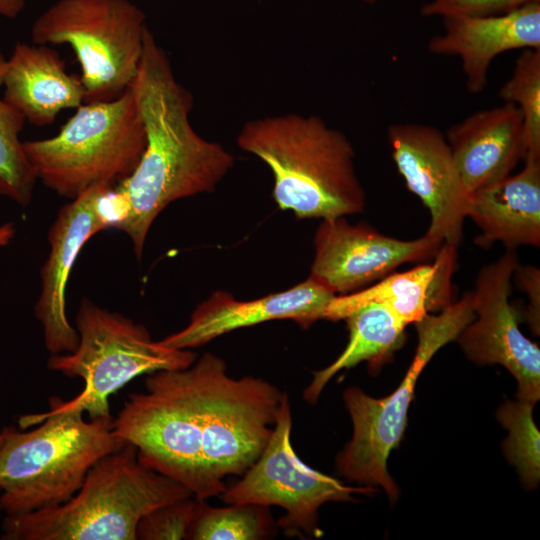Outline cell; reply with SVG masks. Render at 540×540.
<instances>
[{"instance_id": "obj_1", "label": "cell", "mask_w": 540, "mask_h": 540, "mask_svg": "<svg viewBox=\"0 0 540 540\" xmlns=\"http://www.w3.org/2000/svg\"><path fill=\"white\" fill-rule=\"evenodd\" d=\"M130 90L146 133L135 170L104 199L109 227L123 231L141 259L149 230L170 203L212 192L234 165L221 144L192 127L191 93L177 81L169 58L149 30Z\"/></svg>"}, {"instance_id": "obj_2", "label": "cell", "mask_w": 540, "mask_h": 540, "mask_svg": "<svg viewBox=\"0 0 540 540\" xmlns=\"http://www.w3.org/2000/svg\"><path fill=\"white\" fill-rule=\"evenodd\" d=\"M238 147L271 170L273 198L299 219L364 211L366 195L348 137L319 116L287 113L246 122Z\"/></svg>"}, {"instance_id": "obj_3", "label": "cell", "mask_w": 540, "mask_h": 540, "mask_svg": "<svg viewBox=\"0 0 540 540\" xmlns=\"http://www.w3.org/2000/svg\"><path fill=\"white\" fill-rule=\"evenodd\" d=\"M192 496L181 483L142 464L136 448L125 443L100 458L64 503L5 515L0 539L136 540L145 514Z\"/></svg>"}, {"instance_id": "obj_4", "label": "cell", "mask_w": 540, "mask_h": 540, "mask_svg": "<svg viewBox=\"0 0 540 540\" xmlns=\"http://www.w3.org/2000/svg\"><path fill=\"white\" fill-rule=\"evenodd\" d=\"M0 432V510L23 515L70 499L89 469L126 442L112 422L55 410L23 415Z\"/></svg>"}, {"instance_id": "obj_5", "label": "cell", "mask_w": 540, "mask_h": 540, "mask_svg": "<svg viewBox=\"0 0 540 540\" xmlns=\"http://www.w3.org/2000/svg\"><path fill=\"white\" fill-rule=\"evenodd\" d=\"M145 147L144 125L130 88L113 100L84 102L54 136L23 142L37 179L70 200L127 178Z\"/></svg>"}, {"instance_id": "obj_6", "label": "cell", "mask_w": 540, "mask_h": 540, "mask_svg": "<svg viewBox=\"0 0 540 540\" xmlns=\"http://www.w3.org/2000/svg\"><path fill=\"white\" fill-rule=\"evenodd\" d=\"M76 329V349L52 355L47 368L81 378L84 388L68 401L50 398L49 408L87 413L91 420L112 422L110 396L134 378L159 370L185 369L196 359L191 350L154 341L144 325L88 298L80 303Z\"/></svg>"}, {"instance_id": "obj_7", "label": "cell", "mask_w": 540, "mask_h": 540, "mask_svg": "<svg viewBox=\"0 0 540 540\" xmlns=\"http://www.w3.org/2000/svg\"><path fill=\"white\" fill-rule=\"evenodd\" d=\"M202 369L159 370L145 378L112 420L115 436L133 445L139 461L188 488L200 500L219 496L202 458Z\"/></svg>"}, {"instance_id": "obj_8", "label": "cell", "mask_w": 540, "mask_h": 540, "mask_svg": "<svg viewBox=\"0 0 540 540\" xmlns=\"http://www.w3.org/2000/svg\"><path fill=\"white\" fill-rule=\"evenodd\" d=\"M147 29L144 11L130 0H57L35 19L31 39L70 46L85 102L107 101L135 79Z\"/></svg>"}, {"instance_id": "obj_9", "label": "cell", "mask_w": 540, "mask_h": 540, "mask_svg": "<svg viewBox=\"0 0 540 540\" xmlns=\"http://www.w3.org/2000/svg\"><path fill=\"white\" fill-rule=\"evenodd\" d=\"M475 317L471 293L452 303L439 316L415 323L419 336L414 359L402 382L388 396L373 398L358 387L343 393L353 424L351 440L336 458V468L346 479L381 486L391 500L399 489L387 470V460L402 440L417 379L435 352L456 339Z\"/></svg>"}, {"instance_id": "obj_10", "label": "cell", "mask_w": 540, "mask_h": 540, "mask_svg": "<svg viewBox=\"0 0 540 540\" xmlns=\"http://www.w3.org/2000/svg\"><path fill=\"white\" fill-rule=\"evenodd\" d=\"M202 369V458L219 493L224 479L240 475L258 459L272 434L284 391L258 377L227 374L225 361L205 353Z\"/></svg>"}, {"instance_id": "obj_11", "label": "cell", "mask_w": 540, "mask_h": 540, "mask_svg": "<svg viewBox=\"0 0 540 540\" xmlns=\"http://www.w3.org/2000/svg\"><path fill=\"white\" fill-rule=\"evenodd\" d=\"M291 406L284 391L270 439L240 481L220 495L227 504L279 506L285 515L278 525L291 535L320 537L319 508L326 502L351 501L354 493L374 491L371 486H348L299 459L292 447Z\"/></svg>"}, {"instance_id": "obj_12", "label": "cell", "mask_w": 540, "mask_h": 540, "mask_svg": "<svg viewBox=\"0 0 540 540\" xmlns=\"http://www.w3.org/2000/svg\"><path fill=\"white\" fill-rule=\"evenodd\" d=\"M519 263L515 249L483 266L472 293L475 317L456 337L469 360L504 366L518 384V401L535 405L540 398V349L519 328L509 301L511 281Z\"/></svg>"}, {"instance_id": "obj_13", "label": "cell", "mask_w": 540, "mask_h": 540, "mask_svg": "<svg viewBox=\"0 0 540 540\" xmlns=\"http://www.w3.org/2000/svg\"><path fill=\"white\" fill-rule=\"evenodd\" d=\"M442 243L426 234L400 240L345 216L322 219L314 236L312 279L335 295L361 290L407 262L435 257Z\"/></svg>"}, {"instance_id": "obj_14", "label": "cell", "mask_w": 540, "mask_h": 540, "mask_svg": "<svg viewBox=\"0 0 540 540\" xmlns=\"http://www.w3.org/2000/svg\"><path fill=\"white\" fill-rule=\"evenodd\" d=\"M393 161L407 188L427 207L430 238L458 247L470 193L445 135L423 123H394L387 130Z\"/></svg>"}, {"instance_id": "obj_15", "label": "cell", "mask_w": 540, "mask_h": 540, "mask_svg": "<svg viewBox=\"0 0 540 540\" xmlns=\"http://www.w3.org/2000/svg\"><path fill=\"white\" fill-rule=\"evenodd\" d=\"M113 186H95L64 205L48 233L50 252L43 264L41 292L34 314L43 327L46 349L52 354L73 352L79 334L66 314V286L73 264L85 243L109 228L104 198Z\"/></svg>"}, {"instance_id": "obj_16", "label": "cell", "mask_w": 540, "mask_h": 540, "mask_svg": "<svg viewBox=\"0 0 540 540\" xmlns=\"http://www.w3.org/2000/svg\"><path fill=\"white\" fill-rule=\"evenodd\" d=\"M335 296L311 277L288 290L254 300H236L231 293L216 291L195 308L183 329L160 342L171 348L191 349L234 330L279 319L307 328L323 318Z\"/></svg>"}, {"instance_id": "obj_17", "label": "cell", "mask_w": 540, "mask_h": 540, "mask_svg": "<svg viewBox=\"0 0 540 540\" xmlns=\"http://www.w3.org/2000/svg\"><path fill=\"white\" fill-rule=\"evenodd\" d=\"M444 30L428 42L432 54L456 56L465 75L466 88L481 93L488 83L492 61L515 49H540V3L492 16L442 18Z\"/></svg>"}, {"instance_id": "obj_18", "label": "cell", "mask_w": 540, "mask_h": 540, "mask_svg": "<svg viewBox=\"0 0 540 540\" xmlns=\"http://www.w3.org/2000/svg\"><path fill=\"white\" fill-rule=\"evenodd\" d=\"M444 135L470 194L510 175L526 156L523 117L512 103L476 111Z\"/></svg>"}, {"instance_id": "obj_19", "label": "cell", "mask_w": 540, "mask_h": 540, "mask_svg": "<svg viewBox=\"0 0 540 540\" xmlns=\"http://www.w3.org/2000/svg\"><path fill=\"white\" fill-rule=\"evenodd\" d=\"M457 247L442 244L432 264H420L405 272H392L372 286L336 295L327 306L325 320H344L360 307L379 303L406 326L417 323L430 311H443L452 304L451 278L456 267Z\"/></svg>"}, {"instance_id": "obj_20", "label": "cell", "mask_w": 540, "mask_h": 540, "mask_svg": "<svg viewBox=\"0 0 540 540\" xmlns=\"http://www.w3.org/2000/svg\"><path fill=\"white\" fill-rule=\"evenodd\" d=\"M2 87L4 100L35 126L51 125L61 111L85 102L80 75L68 73L64 59L49 45L16 43Z\"/></svg>"}, {"instance_id": "obj_21", "label": "cell", "mask_w": 540, "mask_h": 540, "mask_svg": "<svg viewBox=\"0 0 540 540\" xmlns=\"http://www.w3.org/2000/svg\"><path fill=\"white\" fill-rule=\"evenodd\" d=\"M524 161L520 172L470 194L467 217L481 230L478 246H540V157Z\"/></svg>"}, {"instance_id": "obj_22", "label": "cell", "mask_w": 540, "mask_h": 540, "mask_svg": "<svg viewBox=\"0 0 540 540\" xmlns=\"http://www.w3.org/2000/svg\"><path fill=\"white\" fill-rule=\"evenodd\" d=\"M344 320L349 331L348 343L334 362L314 372L303 392L310 404L317 402L326 384L339 371L361 362H367L370 370L376 371L389 362L404 343L406 325L382 304H366Z\"/></svg>"}, {"instance_id": "obj_23", "label": "cell", "mask_w": 540, "mask_h": 540, "mask_svg": "<svg viewBox=\"0 0 540 540\" xmlns=\"http://www.w3.org/2000/svg\"><path fill=\"white\" fill-rule=\"evenodd\" d=\"M6 61L0 52V89ZM25 122L24 116L0 95V196L23 207L30 203L38 180L20 140Z\"/></svg>"}, {"instance_id": "obj_24", "label": "cell", "mask_w": 540, "mask_h": 540, "mask_svg": "<svg viewBox=\"0 0 540 540\" xmlns=\"http://www.w3.org/2000/svg\"><path fill=\"white\" fill-rule=\"evenodd\" d=\"M534 406L507 401L497 412V419L509 431L503 453L528 489L537 487L540 480V433L533 419Z\"/></svg>"}, {"instance_id": "obj_25", "label": "cell", "mask_w": 540, "mask_h": 540, "mask_svg": "<svg viewBox=\"0 0 540 540\" xmlns=\"http://www.w3.org/2000/svg\"><path fill=\"white\" fill-rule=\"evenodd\" d=\"M499 96L522 114L526 156L540 157V49L522 50Z\"/></svg>"}, {"instance_id": "obj_26", "label": "cell", "mask_w": 540, "mask_h": 540, "mask_svg": "<svg viewBox=\"0 0 540 540\" xmlns=\"http://www.w3.org/2000/svg\"><path fill=\"white\" fill-rule=\"evenodd\" d=\"M263 506L229 504L214 508L201 500L189 539L195 540H257L269 532L268 516Z\"/></svg>"}, {"instance_id": "obj_27", "label": "cell", "mask_w": 540, "mask_h": 540, "mask_svg": "<svg viewBox=\"0 0 540 540\" xmlns=\"http://www.w3.org/2000/svg\"><path fill=\"white\" fill-rule=\"evenodd\" d=\"M200 502L192 496L150 511L138 522L136 540L189 539Z\"/></svg>"}, {"instance_id": "obj_28", "label": "cell", "mask_w": 540, "mask_h": 540, "mask_svg": "<svg viewBox=\"0 0 540 540\" xmlns=\"http://www.w3.org/2000/svg\"><path fill=\"white\" fill-rule=\"evenodd\" d=\"M540 0H431L420 12L425 17L492 16L509 13Z\"/></svg>"}, {"instance_id": "obj_29", "label": "cell", "mask_w": 540, "mask_h": 540, "mask_svg": "<svg viewBox=\"0 0 540 540\" xmlns=\"http://www.w3.org/2000/svg\"><path fill=\"white\" fill-rule=\"evenodd\" d=\"M513 277L517 285L528 297L526 318L531 330L539 335L540 332V270L532 265L517 264Z\"/></svg>"}, {"instance_id": "obj_30", "label": "cell", "mask_w": 540, "mask_h": 540, "mask_svg": "<svg viewBox=\"0 0 540 540\" xmlns=\"http://www.w3.org/2000/svg\"><path fill=\"white\" fill-rule=\"evenodd\" d=\"M24 6L25 0H0V15L14 19L22 12Z\"/></svg>"}, {"instance_id": "obj_31", "label": "cell", "mask_w": 540, "mask_h": 540, "mask_svg": "<svg viewBox=\"0 0 540 540\" xmlns=\"http://www.w3.org/2000/svg\"><path fill=\"white\" fill-rule=\"evenodd\" d=\"M16 234V227L13 222H6L0 225V247L7 246Z\"/></svg>"}, {"instance_id": "obj_32", "label": "cell", "mask_w": 540, "mask_h": 540, "mask_svg": "<svg viewBox=\"0 0 540 540\" xmlns=\"http://www.w3.org/2000/svg\"><path fill=\"white\" fill-rule=\"evenodd\" d=\"M363 1H364V2H367V3H375V2H377V1H379V0H363Z\"/></svg>"}, {"instance_id": "obj_33", "label": "cell", "mask_w": 540, "mask_h": 540, "mask_svg": "<svg viewBox=\"0 0 540 540\" xmlns=\"http://www.w3.org/2000/svg\"><path fill=\"white\" fill-rule=\"evenodd\" d=\"M1 441H2V435H1V432H0V444H1Z\"/></svg>"}, {"instance_id": "obj_34", "label": "cell", "mask_w": 540, "mask_h": 540, "mask_svg": "<svg viewBox=\"0 0 540 540\" xmlns=\"http://www.w3.org/2000/svg\"><path fill=\"white\" fill-rule=\"evenodd\" d=\"M0 512H1V510H0Z\"/></svg>"}]
</instances>
